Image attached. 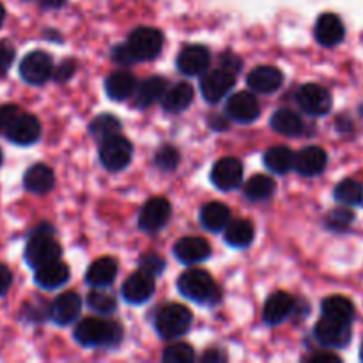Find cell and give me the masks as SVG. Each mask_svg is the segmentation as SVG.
<instances>
[{
	"label": "cell",
	"instance_id": "53",
	"mask_svg": "<svg viewBox=\"0 0 363 363\" xmlns=\"http://www.w3.org/2000/svg\"><path fill=\"white\" fill-rule=\"evenodd\" d=\"M0 165H2V152H0Z\"/></svg>",
	"mask_w": 363,
	"mask_h": 363
},
{
	"label": "cell",
	"instance_id": "45",
	"mask_svg": "<svg viewBox=\"0 0 363 363\" xmlns=\"http://www.w3.org/2000/svg\"><path fill=\"white\" fill-rule=\"evenodd\" d=\"M14 60V48L9 43L2 41L0 43V74L7 73Z\"/></svg>",
	"mask_w": 363,
	"mask_h": 363
},
{
	"label": "cell",
	"instance_id": "43",
	"mask_svg": "<svg viewBox=\"0 0 363 363\" xmlns=\"http://www.w3.org/2000/svg\"><path fill=\"white\" fill-rule=\"evenodd\" d=\"M74 71H77V62H74L73 59H67V60H62V62L55 67L53 77H55L57 82H67L71 77H73Z\"/></svg>",
	"mask_w": 363,
	"mask_h": 363
},
{
	"label": "cell",
	"instance_id": "26",
	"mask_svg": "<svg viewBox=\"0 0 363 363\" xmlns=\"http://www.w3.org/2000/svg\"><path fill=\"white\" fill-rule=\"evenodd\" d=\"M117 261L113 257H101L96 259L87 269V275H85V280H87L89 286L92 287H108L112 286L113 280L117 277Z\"/></svg>",
	"mask_w": 363,
	"mask_h": 363
},
{
	"label": "cell",
	"instance_id": "23",
	"mask_svg": "<svg viewBox=\"0 0 363 363\" xmlns=\"http://www.w3.org/2000/svg\"><path fill=\"white\" fill-rule=\"evenodd\" d=\"M25 190L35 195H45L55 186V174L48 165L35 163L25 172L23 176Z\"/></svg>",
	"mask_w": 363,
	"mask_h": 363
},
{
	"label": "cell",
	"instance_id": "39",
	"mask_svg": "<svg viewBox=\"0 0 363 363\" xmlns=\"http://www.w3.org/2000/svg\"><path fill=\"white\" fill-rule=\"evenodd\" d=\"M353 220H354V213L351 211L350 208H337L328 215V218H326V225H328L332 230L340 233V230H346L347 227L353 223Z\"/></svg>",
	"mask_w": 363,
	"mask_h": 363
},
{
	"label": "cell",
	"instance_id": "48",
	"mask_svg": "<svg viewBox=\"0 0 363 363\" xmlns=\"http://www.w3.org/2000/svg\"><path fill=\"white\" fill-rule=\"evenodd\" d=\"M202 362H223L225 360V354L218 350H209L206 351L204 354L201 357Z\"/></svg>",
	"mask_w": 363,
	"mask_h": 363
},
{
	"label": "cell",
	"instance_id": "1",
	"mask_svg": "<svg viewBox=\"0 0 363 363\" xmlns=\"http://www.w3.org/2000/svg\"><path fill=\"white\" fill-rule=\"evenodd\" d=\"M74 340L84 347H105L112 350L123 340V328L116 321L87 318L74 328Z\"/></svg>",
	"mask_w": 363,
	"mask_h": 363
},
{
	"label": "cell",
	"instance_id": "47",
	"mask_svg": "<svg viewBox=\"0 0 363 363\" xmlns=\"http://www.w3.org/2000/svg\"><path fill=\"white\" fill-rule=\"evenodd\" d=\"M11 282H13V273L7 266L0 264V298L7 293V289L11 287Z\"/></svg>",
	"mask_w": 363,
	"mask_h": 363
},
{
	"label": "cell",
	"instance_id": "27",
	"mask_svg": "<svg viewBox=\"0 0 363 363\" xmlns=\"http://www.w3.org/2000/svg\"><path fill=\"white\" fill-rule=\"evenodd\" d=\"M167 91V82L162 77L145 78L140 85H137L133 92V105L137 108H147L152 103L162 99Z\"/></svg>",
	"mask_w": 363,
	"mask_h": 363
},
{
	"label": "cell",
	"instance_id": "38",
	"mask_svg": "<svg viewBox=\"0 0 363 363\" xmlns=\"http://www.w3.org/2000/svg\"><path fill=\"white\" fill-rule=\"evenodd\" d=\"M163 362H169V363H188V362H194L195 360V351L191 350V346L188 344H172V346L167 347L163 351Z\"/></svg>",
	"mask_w": 363,
	"mask_h": 363
},
{
	"label": "cell",
	"instance_id": "4",
	"mask_svg": "<svg viewBox=\"0 0 363 363\" xmlns=\"http://www.w3.org/2000/svg\"><path fill=\"white\" fill-rule=\"evenodd\" d=\"M191 312L184 305L169 303L158 308L155 315V328L158 335L165 340H176L186 335L191 328Z\"/></svg>",
	"mask_w": 363,
	"mask_h": 363
},
{
	"label": "cell",
	"instance_id": "28",
	"mask_svg": "<svg viewBox=\"0 0 363 363\" xmlns=\"http://www.w3.org/2000/svg\"><path fill=\"white\" fill-rule=\"evenodd\" d=\"M194 101V87L186 82H179V84L172 85L167 89L165 94L162 96V105L167 112H183Z\"/></svg>",
	"mask_w": 363,
	"mask_h": 363
},
{
	"label": "cell",
	"instance_id": "16",
	"mask_svg": "<svg viewBox=\"0 0 363 363\" xmlns=\"http://www.w3.org/2000/svg\"><path fill=\"white\" fill-rule=\"evenodd\" d=\"M155 277L147 275L144 272H137L133 275H130V279L123 284L121 294H123V298L128 303L140 305L151 300V296L155 294Z\"/></svg>",
	"mask_w": 363,
	"mask_h": 363
},
{
	"label": "cell",
	"instance_id": "29",
	"mask_svg": "<svg viewBox=\"0 0 363 363\" xmlns=\"http://www.w3.org/2000/svg\"><path fill=\"white\" fill-rule=\"evenodd\" d=\"M269 124H272L277 133L286 135V137H300L305 131V124L301 117L289 108L277 110L272 116Z\"/></svg>",
	"mask_w": 363,
	"mask_h": 363
},
{
	"label": "cell",
	"instance_id": "13",
	"mask_svg": "<svg viewBox=\"0 0 363 363\" xmlns=\"http://www.w3.org/2000/svg\"><path fill=\"white\" fill-rule=\"evenodd\" d=\"M243 179V165L240 160L227 156V158L218 160L213 165L211 170V183L222 191L236 190Z\"/></svg>",
	"mask_w": 363,
	"mask_h": 363
},
{
	"label": "cell",
	"instance_id": "25",
	"mask_svg": "<svg viewBox=\"0 0 363 363\" xmlns=\"http://www.w3.org/2000/svg\"><path fill=\"white\" fill-rule=\"evenodd\" d=\"M135 89H137V78L130 71H116V73L108 74L105 80L106 96L113 101H124V99L131 98Z\"/></svg>",
	"mask_w": 363,
	"mask_h": 363
},
{
	"label": "cell",
	"instance_id": "3",
	"mask_svg": "<svg viewBox=\"0 0 363 363\" xmlns=\"http://www.w3.org/2000/svg\"><path fill=\"white\" fill-rule=\"evenodd\" d=\"M62 255V248L53 240V227L48 223H41L28 236L27 247H25V261L30 268L38 269L48 262L59 261Z\"/></svg>",
	"mask_w": 363,
	"mask_h": 363
},
{
	"label": "cell",
	"instance_id": "37",
	"mask_svg": "<svg viewBox=\"0 0 363 363\" xmlns=\"http://www.w3.org/2000/svg\"><path fill=\"white\" fill-rule=\"evenodd\" d=\"M87 305L101 315H110L117 311V301L106 291H92L87 296Z\"/></svg>",
	"mask_w": 363,
	"mask_h": 363
},
{
	"label": "cell",
	"instance_id": "33",
	"mask_svg": "<svg viewBox=\"0 0 363 363\" xmlns=\"http://www.w3.org/2000/svg\"><path fill=\"white\" fill-rule=\"evenodd\" d=\"M277 190V183L269 176L257 174L245 184V197L254 202H264L273 197Z\"/></svg>",
	"mask_w": 363,
	"mask_h": 363
},
{
	"label": "cell",
	"instance_id": "18",
	"mask_svg": "<svg viewBox=\"0 0 363 363\" xmlns=\"http://www.w3.org/2000/svg\"><path fill=\"white\" fill-rule=\"evenodd\" d=\"M248 87L257 94H273L284 84L282 71L275 66H257L247 77Z\"/></svg>",
	"mask_w": 363,
	"mask_h": 363
},
{
	"label": "cell",
	"instance_id": "24",
	"mask_svg": "<svg viewBox=\"0 0 363 363\" xmlns=\"http://www.w3.org/2000/svg\"><path fill=\"white\" fill-rule=\"evenodd\" d=\"M69 268L64 262L53 261L35 269V284L41 289H59V287H62L69 280Z\"/></svg>",
	"mask_w": 363,
	"mask_h": 363
},
{
	"label": "cell",
	"instance_id": "10",
	"mask_svg": "<svg viewBox=\"0 0 363 363\" xmlns=\"http://www.w3.org/2000/svg\"><path fill=\"white\" fill-rule=\"evenodd\" d=\"M170 215H172V208L170 202L163 197H155L144 204L138 215V227L144 233H158L160 229L169 223Z\"/></svg>",
	"mask_w": 363,
	"mask_h": 363
},
{
	"label": "cell",
	"instance_id": "17",
	"mask_svg": "<svg viewBox=\"0 0 363 363\" xmlns=\"http://www.w3.org/2000/svg\"><path fill=\"white\" fill-rule=\"evenodd\" d=\"M326 163H328L326 152L321 147L311 145V147H303L294 155L293 169L303 177H315L325 172Z\"/></svg>",
	"mask_w": 363,
	"mask_h": 363
},
{
	"label": "cell",
	"instance_id": "32",
	"mask_svg": "<svg viewBox=\"0 0 363 363\" xmlns=\"http://www.w3.org/2000/svg\"><path fill=\"white\" fill-rule=\"evenodd\" d=\"M323 318L333 319L340 323H351L354 318V307L347 298L344 296H328L321 303Z\"/></svg>",
	"mask_w": 363,
	"mask_h": 363
},
{
	"label": "cell",
	"instance_id": "31",
	"mask_svg": "<svg viewBox=\"0 0 363 363\" xmlns=\"http://www.w3.org/2000/svg\"><path fill=\"white\" fill-rule=\"evenodd\" d=\"M225 241L233 248H247L254 241V225L248 220H230L225 229Z\"/></svg>",
	"mask_w": 363,
	"mask_h": 363
},
{
	"label": "cell",
	"instance_id": "7",
	"mask_svg": "<svg viewBox=\"0 0 363 363\" xmlns=\"http://www.w3.org/2000/svg\"><path fill=\"white\" fill-rule=\"evenodd\" d=\"M296 101L308 116L321 117L332 110V94L318 84H305L298 89Z\"/></svg>",
	"mask_w": 363,
	"mask_h": 363
},
{
	"label": "cell",
	"instance_id": "2",
	"mask_svg": "<svg viewBox=\"0 0 363 363\" xmlns=\"http://www.w3.org/2000/svg\"><path fill=\"white\" fill-rule=\"evenodd\" d=\"M177 289L188 300L195 303L215 307L222 300V293L213 277L204 269H188L177 279Z\"/></svg>",
	"mask_w": 363,
	"mask_h": 363
},
{
	"label": "cell",
	"instance_id": "11",
	"mask_svg": "<svg viewBox=\"0 0 363 363\" xmlns=\"http://www.w3.org/2000/svg\"><path fill=\"white\" fill-rule=\"evenodd\" d=\"M227 116L240 124H250L261 116V106L252 92L241 91L230 96L225 105Z\"/></svg>",
	"mask_w": 363,
	"mask_h": 363
},
{
	"label": "cell",
	"instance_id": "52",
	"mask_svg": "<svg viewBox=\"0 0 363 363\" xmlns=\"http://www.w3.org/2000/svg\"><path fill=\"white\" fill-rule=\"evenodd\" d=\"M360 360L363 362V344H362V347H360Z\"/></svg>",
	"mask_w": 363,
	"mask_h": 363
},
{
	"label": "cell",
	"instance_id": "50",
	"mask_svg": "<svg viewBox=\"0 0 363 363\" xmlns=\"http://www.w3.org/2000/svg\"><path fill=\"white\" fill-rule=\"evenodd\" d=\"M66 2H67V0H41L43 6L50 7V9H57V7L64 6Z\"/></svg>",
	"mask_w": 363,
	"mask_h": 363
},
{
	"label": "cell",
	"instance_id": "8",
	"mask_svg": "<svg viewBox=\"0 0 363 363\" xmlns=\"http://www.w3.org/2000/svg\"><path fill=\"white\" fill-rule=\"evenodd\" d=\"M314 337L321 346L330 347V350H342L351 342V323H340L323 318L315 325Z\"/></svg>",
	"mask_w": 363,
	"mask_h": 363
},
{
	"label": "cell",
	"instance_id": "42",
	"mask_svg": "<svg viewBox=\"0 0 363 363\" xmlns=\"http://www.w3.org/2000/svg\"><path fill=\"white\" fill-rule=\"evenodd\" d=\"M20 116V108L16 105H2L0 106V135H6L14 119Z\"/></svg>",
	"mask_w": 363,
	"mask_h": 363
},
{
	"label": "cell",
	"instance_id": "19",
	"mask_svg": "<svg viewBox=\"0 0 363 363\" xmlns=\"http://www.w3.org/2000/svg\"><path fill=\"white\" fill-rule=\"evenodd\" d=\"M209 60H211V53L206 46L202 45H191L186 46L183 52L177 57L176 64L177 69L186 77H197V74L204 73L209 67Z\"/></svg>",
	"mask_w": 363,
	"mask_h": 363
},
{
	"label": "cell",
	"instance_id": "44",
	"mask_svg": "<svg viewBox=\"0 0 363 363\" xmlns=\"http://www.w3.org/2000/svg\"><path fill=\"white\" fill-rule=\"evenodd\" d=\"M220 67L229 71V73L238 74L241 71V67H243V62H241V59L238 55H234V53L230 52H225L222 57H220Z\"/></svg>",
	"mask_w": 363,
	"mask_h": 363
},
{
	"label": "cell",
	"instance_id": "49",
	"mask_svg": "<svg viewBox=\"0 0 363 363\" xmlns=\"http://www.w3.org/2000/svg\"><path fill=\"white\" fill-rule=\"evenodd\" d=\"M311 362H332V363H339L340 358L337 357V354H332V353H318L314 354V357H311Z\"/></svg>",
	"mask_w": 363,
	"mask_h": 363
},
{
	"label": "cell",
	"instance_id": "35",
	"mask_svg": "<svg viewBox=\"0 0 363 363\" xmlns=\"http://www.w3.org/2000/svg\"><path fill=\"white\" fill-rule=\"evenodd\" d=\"M89 131L94 137V140L101 144V142L121 133V121L116 116H112V113H101L96 119H92Z\"/></svg>",
	"mask_w": 363,
	"mask_h": 363
},
{
	"label": "cell",
	"instance_id": "41",
	"mask_svg": "<svg viewBox=\"0 0 363 363\" xmlns=\"http://www.w3.org/2000/svg\"><path fill=\"white\" fill-rule=\"evenodd\" d=\"M138 264H140V272L147 273V275L155 277V279L158 275H162L163 269H165V266H167L165 261H163L158 254H152V252L142 255L140 261H138Z\"/></svg>",
	"mask_w": 363,
	"mask_h": 363
},
{
	"label": "cell",
	"instance_id": "22",
	"mask_svg": "<svg viewBox=\"0 0 363 363\" xmlns=\"http://www.w3.org/2000/svg\"><path fill=\"white\" fill-rule=\"evenodd\" d=\"M294 311V300L291 294L279 291V293H273L272 296L266 300L264 311H262V319H264L266 325L275 326L280 323L286 321Z\"/></svg>",
	"mask_w": 363,
	"mask_h": 363
},
{
	"label": "cell",
	"instance_id": "20",
	"mask_svg": "<svg viewBox=\"0 0 363 363\" xmlns=\"http://www.w3.org/2000/svg\"><path fill=\"white\" fill-rule=\"evenodd\" d=\"M174 255L183 264H199L211 255V247L204 238L186 236L174 245Z\"/></svg>",
	"mask_w": 363,
	"mask_h": 363
},
{
	"label": "cell",
	"instance_id": "9",
	"mask_svg": "<svg viewBox=\"0 0 363 363\" xmlns=\"http://www.w3.org/2000/svg\"><path fill=\"white\" fill-rule=\"evenodd\" d=\"M53 74V60L46 52L35 50L20 64V77L30 85H43Z\"/></svg>",
	"mask_w": 363,
	"mask_h": 363
},
{
	"label": "cell",
	"instance_id": "30",
	"mask_svg": "<svg viewBox=\"0 0 363 363\" xmlns=\"http://www.w3.org/2000/svg\"><path fill=\"white\" fill-rule=\"evenodd\" d=\"M201 222L211 233H222L230 222V209L222 202H209L201 209Z\"/></svg>",
	"mask_w": 363,
	"mask_h": 363
},
{
	"label": "cell",
	"instance_id": "36",
	"mask_svg": "<svg viewBox=\"0 0 363 363\" xmlns=\"http://www.w3.org/2000/svg\"><path fill=\"white\" fill-rule=\"evenodd\" d=\"M333 197L342 206H362L363 204V184L357 179H344L333 190Z\"/></svg>",
	"mask_w": 363,
	"mask_h": 363
},
{
	"label": "cell",
	"instance_id": "46",
	"mask_svg": "<svg viewBox=\"0 0 363 363\" xmlns=\"http://www.w3.org/2000/svg\"><path fill=\"white\" fill-rule=\"evenodd\" d=\"M112 59L116 60L117 64H121V66H130V64L135 62L133 55H131L126 45L116 46V48L112 50Z\"/></svg>",
	"mask_w": 363,
	"mask_h": 363
},
{
	"label": "cell",
	"instance_id": "51",
	"mask_svg": "<svg viewBox=\"0 0 363 363\" xmlns=\"http://www.w3.org/2000/svg\"><path fill=\"white\" fill-rule=\"evenodd\" d=\"M4 20H6V9H4V6L0 4V27H2Z\"/></svg>",
	"mask_w": 363,
	"mask_h": 363
},
{
	"label": "cell",
	"instance_id": "15",
	"mask_svg": "<svg viewBox=\"0 0 363 363\" xmlns=\"http://www.w3.org/2000/svg\"><path fill=\"white\" fill-rule=\"evenodd\" d=\"M82 312V298L77 293H64L53 300L50 305L48 314L55 325L67 326L80 318Z\"/></svg>",
	"mask_w": 363,
	"mask_h": 363
},
{
	"label": "cell",
	"instance_id": "34",
	"mask_svg": "<svg viewBox=\"0 0 363 363\" xmlns=\"http://www.w3.org/2000/svg\"><path fill=\"white\" fill-rule=\"evenodd\" d=\"M294 152L286 145H275L264 155V165L275 174H287L293 169Z\"/></svg>",
	"mask_w": 363,
	"mask_h": 363
},
{
	"label": "cell",
	"instance_id": "5",
	"mask_svg": "<svg viewBox=\"0 0 363 363\" xmlns=\"http://www.w3.org/2000/svg\"><path fill=\"white\" fill-rule=\"evenodd\" d=\"M126 46L131 55H133L135 62H138V60H152L162 52L163 34L158 28L138 27L130 34Z\"/></svg>",
	"mask_w": 363,
	"mask_h": 363
},
{
	"label": "cell",
	"instance_id": "6",
	"mask_svg": "<svg viewBox=\"0 0 363 363\" xmlns=\"http://www.w3.org/2000/svg\"><path fill=\"white\" fill-rule=\"evenodd\" d=\"M131 156H133V145L128 138L121 137V135L101 142L99 162L110 172H119V170L126 169L131 162Z\"/></svg>",
	"mask_w": 363,
	"mask_h": 363
},
{
	"label": "cell",
	"instance_id": "12",
	"mask_svg": "<svg viewBox=\"0 0 363 363\" xmlns=\"http://www.w3.org/2000/svg\"><path fill=\"white\" fill-rule=\"evenodd\" d=\"M236 84V74L225 69H213L201 78V92L208 103H218Z\"/></svg>",
	"mask_w": 363,
	"mask_h": 363
},
{
	"label": "cell",
	"instance_id": "14",
	"mask_svg": "<svg viewBox=\"0 0 363 363\" xmlns=\"http://www.w3.org/2000/svg\"><path fill=\"white\" fill-rule=\"evenodd\" d=\"M7 140L16 145H32L41 138V123L32 113H21L6 133Z\"/></svg>",
	"mask_w": 363,
	"mask_h": 363
},
{
	"label": "cell",
	"instance_id": "21",
	"mask_svg": "<svg viewBox=\"0 0 363 363\" xmlns=\"http://www.w3.org/2000/svg\"><path fill=\"white\" fill-rule=\"evenodd\" d=\"M315 39L321 46L326 48H333V46L340 45L346 35V28H344L342 20L333 13H325L318 18L315 23Z\"/></svg>",
	"mask_w": 363,
	"mask_h": 363
},
{
	"label": "cell",
	"instance_id": "40",
	"mask_svg": "<svg viewBox=\"0 0 363 363\" xmlns=\"http://www.w3.org/2000/svg\"><path fill=\"white\" fill-rule=\"evenodd\" d=\"M179 151L172 145H163L155 156V163L158 169L162 170H174L177 165H179Z\"/></svg>",
	"mask_w": 363,
	"mask_h": 363
}]
</instances>
